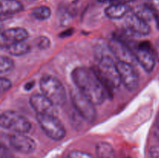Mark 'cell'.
I'll use <instances>...</instances> for the list:
<instances>
[{"mask_svg":"<svg viewBox=\"0 0 159 158\" xmlns=\"http://www.w3.org/2000/svg\"><path fill=\"white\" fill-rule=\"evenodd\" d=\"M6 51H7L10 55L20 57L27 54L31 50V47L29 43L26 41L18 42V43H12L6 48Z\"/></svg>","mask_w":159,"mask_h":158,"instance_id":"2e32d148","label":"cell"},{"mask_svg":"<svg viewBox=\"0 0 159 158\" xmlns=\"http://www.w3.org/2000/svg\"><path fill=\"white\" fill-rule=\"evenodd\" d=\"M121 83L129 91H134L138 88L139 77L137 71L132 64L125 61H118L116 63Z\"/></svg>","mask_w":159,"mask_h":158,"instance_id":"ba28073f","label":"cell"},{"mask_svg":"<svg viewBox=\"0 0 159 158\" xmlns=\"http://www.w3.org/2000/svg\"><path fill=\"white\" fill-rule=\"evenodd\" d=\"M37 120L45 134L55 141L61 140L66 130L61 121L54 114H37Z\"/></svg>","mask_w":159,"mask_h":158,"instance_id":"277c9868","label":"cell"},{"mask_svg":"<svg viewBox=\"0 0 159 158\" xmlns=\"http://www.w3.org/2000/svg\"><path fill=\"white\" fill-rule=\"evenodd\" d=\"M32 15L38 20H47L51 17V10L48 6H40L33 9Z\"/></svg>","mask_w":159,"mask_h":158,"instance_id":"d6986e66","label":"cell"},{"mask_svg":"<svg viewBox=\"0 0 159 158\" xmlns=\"http://www.w3.org/2000/svg\"><path fill=\"white\" fill-rule=\"evenodd\" d=\"M136 61L146 72H152L155 66V51L148 42H141L133 48Z\"/></svg>","mask_w":159,"mask_h":158,"instance_id":"52a82bcc","label":"cell"},{"mask_svg":"<svg viewBox=\"0 0 159 158\" xmlns=\"http://www.w3.org/2000/svg\"><path fill=\"white\" fill-rule=\"evenodd\" d=\"M125 26L129 32L138 36H147L151 33V27L148 23L140 18L134 12L127 15Z\"/></svg>","mask_w":159,"mask_h":158,"instance_id":"8fae6325","label":"cell"},{"mask_svg":"<svg viewBox=\"0 0 159 158\" xmlns=\"http://www.w3.org/2000/svg\"><path fill=\"white\" fill-rule=\"evenodd\" d=\"M14 68V62L10 57L2 55L0 57V72L1 74L9 72Z\"/></svg>","mask_w":159,"mask_h":158,"instance_id":"ffe728a7","label":"cell"},{"mask_svg":"<svg viewBox=\"0 0 159 158\" xmlns=\"http://www.w3.org/2000/svg\"><path fill=\"white\" fill-rule=\"evenodd\" d=\"M71 78L76 88L95 105L102 104L110 96L96 69L77 67L71 72Z\"/></svg>","mask_w":159,"mask_h":158,"instance_id":"6da1fadb","label":"cell"},{"mask_svg":"<svg viewBox=\"0 0 159 158\" xmlns=\"http://www.w3.org/2000/svg\"><path fill=\"white\" fill-rule=\"evenodd\" d=\"M12 86V84L9 79L6 78V77H1V85H0V89H1L2 92H6V91H9Z\"/></svg>","mask_w":159,"mask_h":158,"instance_id":"603a6c76","label":"cell"},{"mask_svg":"<svg viewBox=\"0 0 159 158\" xmlns=\"http://www.w3.org/2000/svg\"><path fill=\"white\" fill-rule=\"evenodd\" d=\"M40 89L55 106H62L65 104L67 93L63 84L58 78L52 75H45L40 80Z\"/></svg>","mask_w":159,"mask_h":158,"instance_id":"3957f363","label":"cell"},{"mask_svg":"<svg viewBox=\"0 0 159 158\" xmlns=\"http://www.w3.org/2000/svg\"><path fill=\"white\" fill-rule=\"evenodd\" d=\"M152 153L153 156H158L159 155V146L158 147H154L153 149H152Z\"/></svg>","mask_w":159,"mask_h":158,"instance_id":"f546056e","label":"cell"},{"mask_svg":"<svg viewBox=\"0 0 159 158\" xmlns=\"http://www.w3.org/2000/svg\"><path fill=\"white\" fill-rule=\"evenodd\" d=\"M30 1H34V0H30Z\"/></svg>","mask_w":159,"mask_h":158,"instance_id":"4dcf8cb0","label":"cell"},{"mask_svg":"<svg viewBox=\"0 0 159 158\" xmlns=\"http://www.w3.org/2000/svg\"><path fill=\"white\" fill-rule=\"evenodd\" d=\"M96 70L110 96L112 90L118 88L122 84L116 63L110 56H102Z\"/></svg>","mask_w":159,"mask_h":158,"instance_id":"7a4b0ae2","label":"cell"},{"mask_svg":"<svg viewBox=\"0 0 159 158\" xmlns=\"http://www.w3.org/2000/svg\"><path fill=\"white\" fill-rule=\"evenodd\" d=\"M70 95L73 106L78 113L87 122H94L97 117V112L94 104L77 88L71 90Z\"/></svg>","mask_w":159,"mask_h":158,"instance_id":"8992f818","label":"cell"},{"mask_svg":"<svg viewBox=\"0 0 159 158\" xmlns=\"http://www.w3.org/2000/svg\"><path fill=\"white\" fill-rule=\"evenodd\" d=\"M29 37V33L23 27L9 28L2 31L1 34V47L6 49L8 46L18 42L26 41Z\"/></svg>","mask_w":159,"mask_h":158,"instance_id":"30bf717a","label":"cell"},{"mask_svg":"<svg viewBox=\"0 0 159 158\" xmlns=\"http://www.w3.org/2000/svg\"><path fill=\"white\" fill-rule=\"evenodd\" d=\"M23 9V4L17 0H2L1 2L2 15H14Z\"/></svg>","mask_w":159,"mask_h":158,"instance_id":"9a60e30c","label":"cell"},{"mask_svg":"<svg viewBox=\"0 0 159 158\" xmlns=\"http://www.w3.org/2000/svg\"><path fill=\"white\" fill-rule=\"evenodd\" d=\"M131 11V7L127 4L122 3H111L106 8L105 14L108 18L112 20H118L127 16Z\"/></svg>","mask_w":159,"mask_h":158,"instance_id":"5bb4252c","label":"cell"},{"mask_svg":"<svg viewBox=\"0 0 159 158\" xmlns=\"http://www.w3.org/2000/svg\"><path fill=\"white\" fill-rule=\"evenodd\" d=\"M150 6L155 11L159 12V0H151Z\"/></svg>","mask_w":159,"mask_h":158,"instance_id":"d4e9b609","label":"cell"},{"mask_svg":"<svg viewBox=\"0 0 159 158\" xmlns=\"http://www.w3.org/2000/svg\"><path fill=\"white\" fill-rule=\"evenodd\" d=\"M0 125L14 133H27L31 129V122L27 118L14 111L3 112L0 116Z\"/></svg>","mask_w":159,"mask_h":158,"instance_id":"5b68a950","label":"cell"},{"mask_svg":"<svg viewBox=\"0 0 159 158\" xmlns=\"http://www.w3.org/2000/svg\"><path fill=\"white\" fill-rule=\"evenodd\" d=\"M68 158H94L93 155L81 150H71L68 153Z\"/></svg>","mask_w":159,"mask_h":158,"instance_id":"44dd1931","label":"cell"},{"mask_svg":"<svg viewBox=\"0 0 159 158\" xmlns=\"http://www.w3.org/2000/svg\"><path fill=\"white\" fill-rule=\"evenodd\" d=\"M72 33H73V29H68V30L65 31V32L61 33L60 35H61V37H69V36H71Z\"/></svg>","mask_w":159,"mask_h":158,"instance_id":"484cf974","label":"cell"},{"mask_svg":"<svg viewBox=\"0 0 159 158\" xmlns=\"http://www.w3.org/2000/svg\"><path fill=\"white\" fill-rule=\"evenodd\" d=\"M1 158H17L12 154H11L7 149L5 148L4 147H2L1 148Z\"/></svg>","mask_w":159,"mask_h":158,"instance_id":"cb8c5ba5","label":"cell"},{"mask_svg":"<svg viewBox=\"0 0 159 158\" xmlns=\"http://www.w3.org/2000/svg\"><path fill=\"white\" fill-rule=\"evenodd\" d=\"M34 87V81H30L25 85L24 88L26 90V91H30V90L32 89Z\"/></svg>","mask_w":159,"mask_h":158,"instance_id":"4316f807","label":"cell"},{"mask_svg":"<svg viewBox=\"0 0 159 158\" xmlns=\"http://www.w3.org/2000/svg\"><path fill=\"white\" fill-rule=\"evenodd\" d=\"M134 12L147 23H150L152 20H155L156 19L155 10L149 5L138 6V7H136Z\"/></svg>","mask_w":159,"mask_h":158,"instance_id":"ac0fdd59","label":"cell"},{"mask_svg":"<svg viewBox=\"0 0 159 158\" xmlns=\"http://www.w3.org/2000/svg\"><path fill=\"white\" fill-rule=\"evenodd\" d=\"M110 48L112 53L117 57L118 61H125L132 64L136 60L133 51L130 47L119 38L113 39L110 43Z\"/></svg>","mask_w":159,"mask_h":158,"instance_id":"7c38bea8","label":"cell"},{"mask_svg":"<svg viewBox=\"0 0 159 158\" xmlns=\"http://www.w3.org/2000/svg\"><path fill=\"white\" fill-rule=\"evenodd\" d=\"M155 55H156V57L159 60V38L157 40L156 43H155Z\"/></svg>","mask_w":159,"mask_h":158,"instance_id":"f1b7e54d","label":"cell"},{"mask_svg":"<svg viewBox=\"0 0 159 158\" xmlns=\"http://www.w3.org/2000/svg\"><path fill=\"white\" fill-rule=\"evenodd\" d=\"M30 104L37 114L55 115V105L43 94H34L30 98Z\"/></svg>","mask_w":159,"mask_h":158,"instance_id":"4fadbf2b","label":"cell"},{"mask_svg":"<svg viewBox=\"0 0 159 158\" xmlns=\"http://www.w3.org/2000/svg\"><path fill=\"white\" fill-rule=\"evenodd\" d=\"M50 45H51V41H50L48 37L42 36V37H40L37 39V46L38 47V49L41 50H44L48 49Z\"/></svg>","mask_w":159,"mask_h":158,"instance_id":"7402d4cb","label":"cell"},{"mask_svg":"<svg viewBox=\"0 0 159 158\" xmlns=\"http://www.w3.org/2000/svg\"><path fill=\"white\" fill-rule=\"evenodd\" d=\"M96 153L98 158H116L113 146L107 142H100L97 144Z\"/></svg>","mask_w":159,"mask_h":158,"instance_id":"e0dca14e","label":"cell"},{"mask_svg":"<svg viewBox=\"0 0 159 158\" xmlns=\"http://www.w3.org/2000/svg\"><path fill=\"white\" fill-rule=\"evenodd\" d=\"M9 145L17 152L24 154L33 153L37 148L35 140L25 133H14L9 137Z\"/></svg>","mask_w":159,"mask_h":158,"instance_id":"9c48e42d","label":"cell"},{"mask_svg":"<svg viewBox=\"0 0 159 158\" xmlns=\"http://www.w3.org/2000/svg\"><path fill=\"white\" fill-rule=\"evenodd\" d=\"M111 3H122V4H127V2L134 1V0H110Z\"/></svg>","mask_w":159,"mask_h":158,"instance_id":"83f0119b","label":"cell"}]
</instances>
